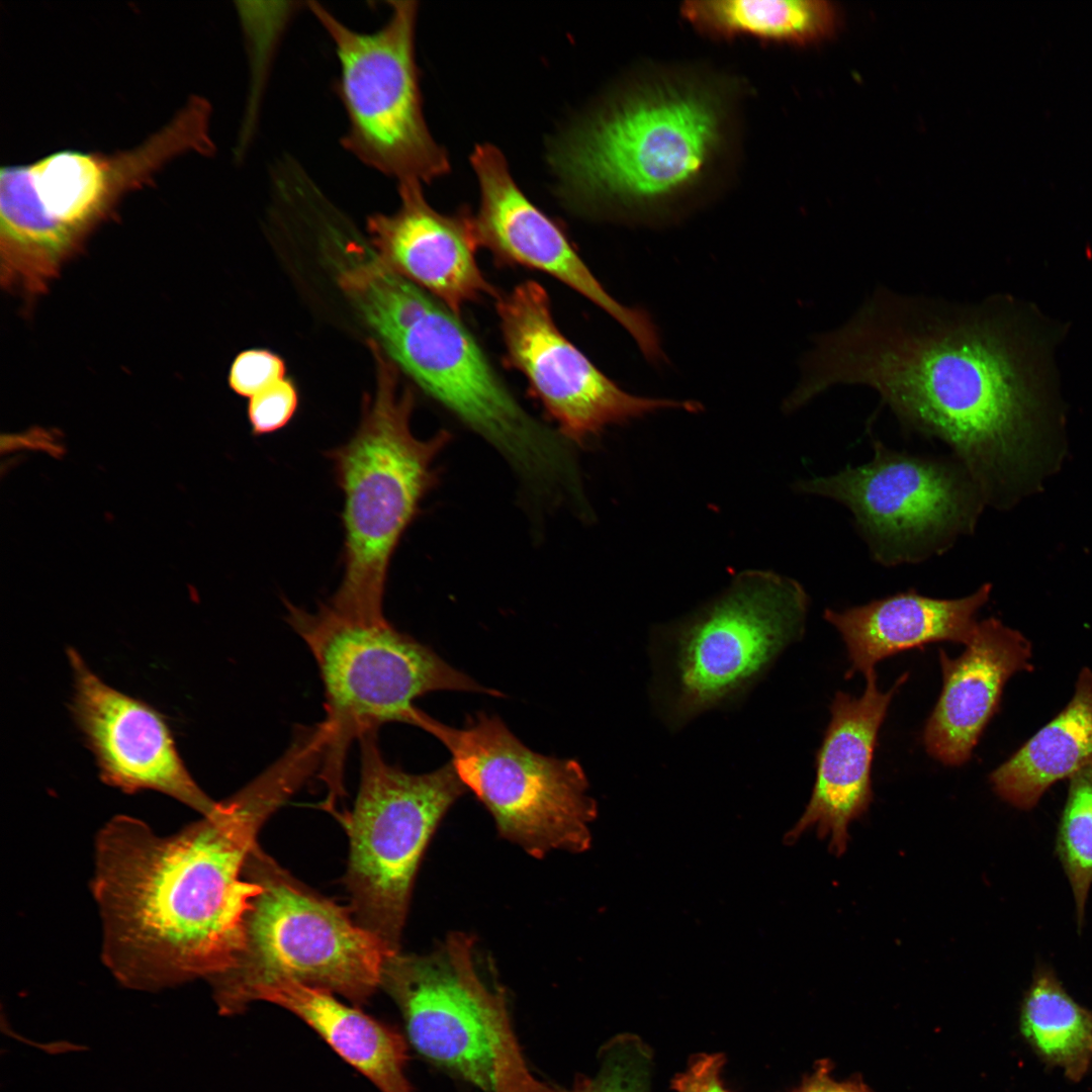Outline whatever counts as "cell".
I'll return each instance as SVG.
<instances>
[{
	"label": "cell",
	"instance_id": "24",
	"mask_svg": "<svg viewBox=\"0 0 1092 1092\" xmlns=\"http://www.w3.org/2000/svg\"><path fill=\"white\" fill-rule=\"evenodd\" d=\"M1021 1037L1048 1068L1080 1082L1092 1066V1010L1065 990L1052 968L1037 965L1019 1008Z\"/></svg>",
	"mask_w": 1092,
	"mask_h": 1092
},
{
	"label": "cell",
	"instance_id": "28",
	"mask_svg": "<svg viewBox=\"0 0 1092 1092\" xmlns=\"http://www.w3.org/2000/svg\"><path fill=\"white\" fill-rule=\"evenodd\" d=\"M492 1092H560L536 1079L529 1071L515 1036L507 1004L493 1021Z\"/></svg>",
	"mask_w": 1092,
	"mask_h": 1092
},
{
	"label": "cell",
	"instance_id": "5",
	"mask_svg": "<svg viewBox=\"0 0 1092 1092\" xmlns=\"http://www.w3.org/2000/svg\"><path fill=\"white\" fill-rule=\"evenodd\" d=\"M370 348L374 394L364 403L354 435L326 454L344 495L343 577L326 604L354 620L381 622L392 555L436 481L434 461L450 436L445 431L426 440L414 435V397L379 345L372 341Z\"/></svg>",
	"mask_w": 1092,
	"mask_h": 1092
},
{
	"label": "cell",
	"instance_id": "32",
	"mask_svg": "<svg viewBox=\"0 0 1092 1092\" xmlns=\"http://www.w3.org/2000/svg\"><path fill=\"white\" fill-rule=\"evenodd\" d=\"M833 1071L832 1060L823 1058L816 1061L813 1071L792 1092H875L860 1074L838 1081L832 1075Z\"/></svg>",
	"mask_w": 1092,
	"mask_h": 1092
},
{
	"label": "cell",
	"instance_id": "29",
	"mask_svg": "<svg viewBox=\"0 0 1092 1092\" xmlns=\"http://www.w3.org/2000/svg\"><path fill=\"white\" fill-rule=\"evenodd\" d=\"M298 407V391L291 379L283 378L249 398L248 419L254 436L284 428Z\"/></svg>",
	"mask_w": 1092,
	"mask_h": 1092
},
{
	"label": "cell",
	"instance_id": "22",
	"mask_svg": "<svg viewBox=\"0 0 1092 1092\" xmlns=\"http://www.w3.org/2000/svg\"><path fill=\"white\" fill-rule=\"evenodd\" d=\"M258 1000L297 1015L380 1092H412L405 1074L406 1043L394 1028L343 1004L329 991L290 980L259 988L253 1002Z\"/></svg>",
	"mask_w": 1092,
	"mask_h": 1092
},
{
	"label": "cell",
	"instance_id": "10",
	"mask_svg": "<svg viewBox=\"0 0 1092 1092\" xmlns=\"http://www.w3.org/2000/svg\"><path fill=\"white\" fill-rule=\"evenodd\" d=\"M390 4L391 14L381 28L359 32L321 4L308 3L339 60V92L348 118L343 146L398 184L429 183L450 166L422 110L415 59L417 3Z\"/></svg>",
	"mask_w": 1092,
	"mask_h": 1092
},
{
	"label": "cell",
	"instance_id": "7",
	"mask_svg": "<svg viewBox=\"0 0 1092 1092\" xmlns=\"http://www.w3.org/2000/svg\"><path fill=\"white\" fill-rule=\"evenodd\" d=\"M245 877L260 885L247 915L245 942L235 965L212 978L213 998L224 1015L244 1011L261 987L280 980L366 1003L380 987L381 971L393 954L374 933L343 908L307 889L258 844Z\"/></svg>",
	"mask_w": 1092,
	"mask_h": 1092
},
{
	"label": "cell",
	"instance_id": "27",
	"mask_svg": "<svg viewBox=\"0 0 1092 1092\" xmlns=\"http://www.w3.org/2000/svg\"><path fill=\"white\" fill-rule=\"evenodd\" d=\"M592 1076L576 1080L567 1092H650L649 1054L632 1036H618L604 1045Z\"/></svg>",
	"mask_w": 1092,
	"mask_h": 1092
},
{
	"label": "cell",
	"instance_id": "31",
	"mask_svg": "<svg viewBox=\"0 0 1092 1092\" xmlns=\"http://www.w3.org/2000/svg\"><path fill=\"white\" fill-rule=\"evenodd\" d=\"M725 1062L721 1053L697 1055L688 1069L673 1078L671 1087L675 1092H729L721 1079Z\"/></svg>",
	"mask_w": 1092,
	"mask_h": 1092
},
{
	"label": "cell",
	"instance_id": "12",
	"mask_svg": "<svg viewBox=\"0 0 1092 1092\" xmlns=\"http://www.w3.org/2000/svg\"><path fill=\"white\" fill-rule=\"evenodd\" d=\"M418 727L447 748L458 778L504 837L535 857L589 847L597 804L579 762L531 750L498 717L483 713L455 728L423 712Z\"/></svg>",
	"mask_w": 1092,
	"mask_h": 1092
},
{
	"label": "cell",
	"instance_id": "16",
	"mask_svg": "<svg viewBox=\"0 0 1092 1092\" xmlns=\"http://www.w3.org/2000/svg\"><path fill=\"white\" fill-rule=\"evenodd\" d=\"M470 160L480 193L473 217L479 245L500 261L544 272L578 292L617 321L648 360H659L662 352L650 317L609 294L560 226L522 192L502 153L478 145Z\"/></svg>",
	"mask_w": 1092,
	"mask_h": 1092
},
{
	"label": "cell",
	"instance_id": "20",
	"mask_svg": "<svg viewBox=\"0 0 1092 1092\" xmlns=\"http://www.w3.org/2000/svg\"><path fill=\"white\" fill-rule=\"evenodd\" d=\"M942 689L922 734L927 753L944 765L968 762L997 712L1006 681L1031 669L1030 642L996 618L978 622L956 658L939 650Z\"/></svg>",
	"mask_w": 1092,
	"mask_h": 1092
},
{
	"label": "cell",
	"instance_id": "11",
	"mask_svg": "<svg viewBox=\"0 0 1092 1092\" xmlns=\"http://www.w3.org/2000/svg\"><path fill=\"white\" fill-rule=\"evenodd\" d=\"M873 450L869 462L797 488L844 506L875 562L920 563L974 532L986 504L957 459L898 451L879 440Z\"/></svg>",
	"mask_w": 1092,
	"mask_h": 1092
},
{
	"label": "cell",
	"instance_id": "21",
	"mask_svg": "<svg viewBox=\"0 0 1092 1092\" xmlns=\"http://www.w3.org/2000/svg\"><path fill=\"white\" fill-rule=\"evenodd\" d=\"M991 584L958 599H937L916 589L897 593L842 611L826 609L824 619L845 643L850 667L846 677L864 675L887 657L929 643L967 644L988 602Z\"/></svg>",
	"mask_w": 1092,
	"mask_h": 1092
},
{
	"label": "cell",
	"instance_id": "19",
	"mask_svg": "<svg viewBox=\"0 0 1092 1092\" xmlns=\"http://www.w3.org/2000/svg\"><path fill=\"white\" fill-rule=\"evenodd\" d=\"M864 676L860 697L841 691L833 697L830 722L816 754L812 796L785 836L787 843L815 829L820 838L829 839L830 851L839 856L847 848L849 823L861 817L873 801L872 765L879 731L908 673L887 692L879 690L876 670Z\"/></svg>",
	"mask_w": 1092,
	"mask_h": 1092
},
{
	"label": "cell",
	"instance_id": "4",
	"mask_svg": "<svg viewBox=\"0 0 1092 1092\" xmlns=\"http://www.w3.org/2000/svg\"><path fill=\"white\" fill-rule=\"evenodd\" d=\"M210 105L191 97L161 129L112 154L64 150L0 169L1 282L25 298L46 292L65 261L128 192L176 157L209 154Z\"/></svg>",
	"mask_w": 1092,
	"mask_h": 1092
},
{
	"label": "cell",
	"instance_id": "8",
	"mask_svg": "<svg viewBox=\"0 0 1092 1092\" xmlns=\"http://www.w3.org/2000/svg\"><path fill=\"white\" fill-rule=\"evenodd\" d=\"M721 141V114L712 97L660 87L622 100L573 130L555 164L573 196L645 206L694 185Z\"/></svg>",
	"mask_w": 1092,
	"mask_h": 1092
},
{
	"label": "cell",
	"instance_id": "25",
	"mask_svg": "<svg viewBox=\"0 0 1092 1092\" xmlns=\"http://www.w3.org/2000/svg\"><path fill=\"white\" fill-rule=\"evenodd\" d=\"M680 12L699 31L716 38L750 35L806 43L826 36L835 24L834 9L820 0L687 1Z\"/></svg>",
	"mask_w": 1092,
	"mask_h": 1092
},
{
	"label": "cell",
	"instance_id": "6",
	"mask_svg": "<svg viewBox=\"0 0 1092 1092\" xmlns=\"http://www.w3.org/2000/svg\"><path fill=\"white\" fill-rule=\"evenodd\" d=\"M286 622L304 641L323 682L328 742L317 777L327 789L324 809L337 813L345 794L344 769L352 742L384 723L417 726L414 701L436 691L499 697L443 660L432 648L386 619L345 617L326 603L308 612L285 601Z\"/></svg>",
	"mask_w": 1092,
	"mask_h": 1092
},
{
	"label": "cell",
	"instance_id": "14",
	"mask_svg": "<svg viewBox=\"0 0 1092 1092\" xmlns=\"http://www.w3.org/2000/svg\"><path fill=\"white\" fill-rule=\"evenodd\" d=\"M380 987L398 1006L420 1055L492 1092L493 1021L506 1000L484 980L469 935L453 932L428 954L389 956Z\"/></svg>",
	"mask_w": 1092,
	"mask_h": 1092
},
{
	"label": "cell",
	"instance_id": "23",
	"mask_svg": "<svg viewBox=\"0 0 1092 1092\" xmlns=\"http://www.w3.org/2000/svg\"><path fill=\"white\" fill-rule=\"evenodd\" d=\"M1092 766V670L1084 667L1068 705L990 777L1005 802L1030 810L1046 790Z\"/></svg>",
	"mask_w": 1092,
	"mask_h": 1092
},
{
	"label": "cell",
	"instance_id": "17",
	"mask_svg": "<svg viewBox=\"0 0 1092 1092\" xmlns=\"http://www.w3.org/2000/svg\"><path fill=\"white\" fill-rule=\"evenodd\" d=\"M68 657L75 687L73 715L103 782L128 794L155 790L203 816L212 813L218 802L188 772L163 717L103 682L76 650L69 649Z\"/></svg>",
	"mask_w": 1092,
	"mask_h": 1092
},
{
	"label": "cell",
	"instance_id": "2",
	"mask_svg": "<svg viewBox=\"0 0 1092 1092\" xmlns=\"http://www.w3.org/2000/svg\"><path fill=\"white\" fill-rule=\"evenodd\" d=\"M284 753L212 813L167 837L127 816L96 840L92 882L105 965L123 986L156 991L208 981L236 963L259 884L246 861L265 822L308 780Z\"/></svg>",
	"mask_w": 1092,
	"mask_h": 1092
},
{
	"label": "cell",
	"instance_id": "1",
	"mask_svg": "<svg viewBox=\"0 0 1092 1092\" xmlns=\"http://www.w3.org/2000/svg\"><path fill=\"white\" fill-rule=\"evenodd\" d=\"M996 307L878 285L814 338L785 407L870 388L905 429L944 443L986 505L1005 507L1033 462L1036 401Z\"/></svg>",
	"mask_w": 1092,
	"mask_h": 1092
},
{
	"label": "cell",
	"instance_id": "15",
	"mask_svg": "<svg viewBox=\"0 0 1092 1092\" xmlns=\"http://www.w3.org/2000/svg\"><path fill=\"white\" fill-rule=\"evenodd\" d=\"M496 311L509 364L525 376L560 435L572 442L655 411L698 407L622 389L560 332L549 296L536 281H524L499 296Z\"/></svg>",
	"mask_w": 1092,
	"mask_h": 1092
},
{
	"label": "cell",
	"instance_id": "9",
	"mask_svg": "<svg viewBox=\"0 0 1092 1092\" xmlns=\"http://www.w3.org/2000/svg\"><path fill=\"white\" fill-rule=\"evenodd\" d=\"M377 729L359 738L360 783L354 808L338 818L349 837L345 878L356 921L394 953L417 869L443 816L467 790L451 762L425 774L388 763Z\"/></svg>",
	"mask_w": 1092,
	"mask_h": 1092
},
{
	"label": "cell",
	"instance_id": "26",
	"mask_svg": "<svg viewBox=\"0 0 1092 1092\" xmlns=\"http://www.w3.org/2000/svg\"><path fill=\"white\" fill-rule=\"evenodd\" d=\"M1069 780L1056 851L1073 891L1080 930L1092 885V766Z\"/></svg>",
	"mask_w": 1092,
	"mask_h": 1092
},
{
	"label": "cell",
	"instance_id": "3",
	"mask_svg": "<svg viewBox=\"0 0 1092 1092\" xmlns=\"http://www.w3.org/2000/svg\"><path fill=\"white\" fill-rule=\"evenodd\" d=\"M352 259L341 268L340 286L392 363L527 475L565 477L560 439L515 399L459 314L374 252Z\"/></svg>",
	"mask_w": 1092,
	"mask_h": 1092
},
{
	"label": "cell",
	"instance_id": "30",
	"mask_svg": "<svg viewBox=\"0 0 1092 1092\" xmlns=\"http://www.w3.org/2000/svg\"><path fill=\"white\" fill-rule=\"evenodd\" d=\"M283 359L266 349H250L235 358L229 375L231 388L239 395L252 397L285 378Z\"/></svg>",
	"mask_w": 1092,
	"mask_h": 1092
},
{
	"label": "cell",
	"instance_id": "18",
	"mask_svg": "<svg viewBox=\"0 0 1092 1092\" xmlns=\"http://www.w3.org/2000/svg\"><path fill=\"white\" fill-rule=\"evenodd\" d=\"M398 186L397 210L367 220L376 256L456 314L466 303L494 294L477 264L473 217L438 212L419 182Z\"/></svg>",
	"mask_w": 1092,
	"mask_h": 1092
},
{
	"label": "cell",
	"instance_id": "13",
	"mask_svg": "<svg viewBox=\"0 0 1092 1092\" xmlns=\"http://www.w3.org/2000/svg\"><path fill=\"white\" fill-rule=\"evenodd\" d=\"M808 597L800 583L747 571L674 632L671 714L684 720L751 680L800 637Z\"/></svg>",
	"mask_w": 1092,
	"mask_h": 1092
}]
</instances>
